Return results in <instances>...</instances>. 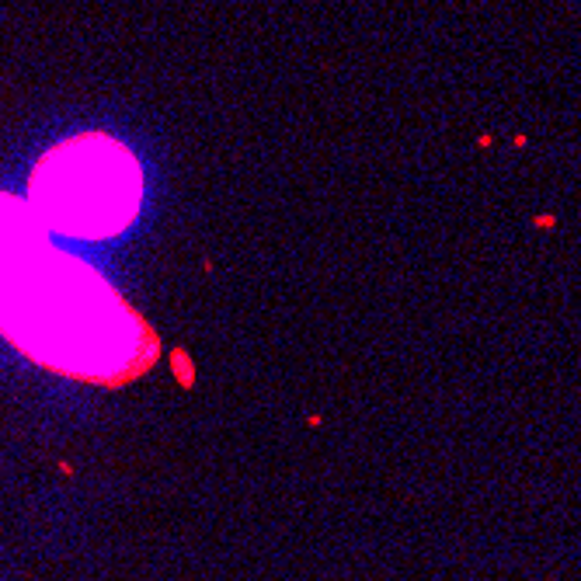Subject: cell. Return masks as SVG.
<instances>
[{"label": "cell", "mask_w": 581, "mask_h": 581, "mask_svg": "<svg viewBox=\"0 0 581 581\" xmlns=\"http://www.w3.org/2000/svg\"><path fill=\"white\" fill-rule=\"evenodd\" d=\"M0 338L49 372L101 386L143 376L160 355L140 310L11 192H0Z\"/></svg>", "instance_id": "obj_1"}, {"label": "cell", "mask_w": 581, "mask_h": 581, "mask_svg": "<svg viewBox=\"0 0 581 581\" xmlns=\"http://www.w3.org/2000/svg\"><path fill=\"white\" fill-rule=\"evenodd\" d=\"M28 206L39 223L67 240H112L143 206V167L108 133H77L49 146L32 178Z\"/></svg>", "instance_id": "obj_2"}]
</instances>
